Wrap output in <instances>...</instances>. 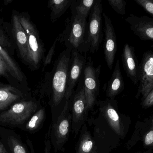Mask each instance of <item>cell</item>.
I'll return each instance as SVG.
<instances>
[{"instance_id":"cell-1","label":"cell","mask_w":153,"mask_h":153,"mask_svg":"<svg viewBox=\"0 0 153 153\" xmlns=\"http://www.w3.org/2000/svg\"><path fill=\"white\" fill-rule=\"evenodd\" d=\"M71 53L72 50L68 49L61 52L56 61L52 72L46 75L48 76V84L51 85L52 104L55 107L61 104L64 100H65Z\"/></svg>"},{"instance_id":"cell-2","label":"cell","mask_w":153,"mask_h":153,"mask_svg":"<svg viewBox=\"0 0 153 153\" xmlns=\"http://www.w3.org/2000/svg\"><path fill=\"white\" fill-rule=\"evenodd\" d=\"M62 33L57 37L58 41L64 43L67 49L85 52L87 32V19L72 13Z\"/></svg>"},{"instance_id":"cell-3","label":"cell","mask_w":153,"mask_h":153,"mask_svg":"<svg viewBox=\"0 0 153 153\" xmlns=\"http://www.w3.org/2000/svg\"><path fill=\"white\" fill-rule=\"evenodd\" d=\"M19 16L27 39L28 65L31 70H37L40 67L45 52L44 44L36 25L30 20L28 15L20 14Z\"/></svg>"},{"instance_id":"cell-4","label":"cell","mask_w":153,"mask_h":153,"mask_svg":"<svg viewBox=\"0 0 153 153\" xmlns=\"http://www.w3.org/2000/svg\"><path fill=\"white\" fill-rule=\"evenodd\" d=\"M37 104L32 100H22L0 114V124L5 126H19L35 113Z\"/></svg>"},{"instance_id":"cell-5","label":"cell","mask_w":153,"mask_h":153,"mask_svg":"<svg viewBox=\"0 0 153 153\" xmlns=\"http://www.w3.org/2000/svg\"><path fill=\"white\" fill-rule=\"evenodd\" d=\"M102 4L101 0L95 1L90 13L86 32L85 52L92 53L98 51L102 38Z\"/></svg>"},{"instance_id":"cell-6","label":"cell","mask_w":153,"mask_h":153,"mask_svg":"<svg viewBox=\"0 0 153 153\" xmlns=\"http://www.w3.org/2000/svg\"><path fill=\"white\" fill-rule=\"evenodd\" d=\"M71 123L72 115L69 109V101H67L51 131V139L54 147L55 152L61 150L68 140Z\"/></svg>"},{"instance_id":"cell-7","label":"cell","mask_w":153,"mask_h":153,"mask_svg":"<svg viewBox=\"0 0 153 153\" xmlns=\"http://www.w3.org/2000/svg\"><path fill=\"white\" fill-rule=\"evenodd\" d=\"M101 67V65L94 67L91 61L86 63L85 66L83 88L87 110L93 107L99 94Z\"/></svg>"},{"instance_id":"cell-8","label":"cell","mask_w":153,"mask_h":153,"mask_svg":"<svg viewBox=\"0 0 153 153\" xmlns=\"http://www.w3.org/2000/svg\"><path fill=\"white\" fill-rule=\"evenodd\" d=\"M139 85L137 98L141 95L143 99L153 89V51L144 53L139 66Z\"/></svg>"},{"instance_id":"cell-9","label":"cell","mask_w":153,"mask_h":153,"mask_svg":"<svg viewBox=\"0 0 153 153\" xmlns=\"http://www.w3.org/2000/svg\"><path fill=\"white\" fill-rule=\"evenodd\" d=\"M86 63L85 57L82 53L72 50L68 71L65 101H69L72 95L74 89L81 75L83 69Z\"/></svg>"},{"instance_id":"cell-10","label":"cell","mask_w":153,"mask_h":153,"mask_svg":"<svg viewBox=\"0 0 153 153\" xmlns=\"http://www.w3.org/2000/svg\"><path fill=\"white\" fill-rule=\"evenodd\" d=\"M130 29L141 40L153 43V18L131 14L125 19Z\"/></svg>"},{"instance_id":"cell-11","label":"cell","mask_w":153,"mask_h":153,"mask_svg":"<svg viewBox=\"0 0 153 153\" xmlns=\"http://www.w3.org/2000/svg\"><path fill=\"white\" fill-rule=\"evenodd\" d=\"M102 15L105 22L104 56L108 67L111 70L117 50V37L111 20L105 13H103Z\"/></svg>"},{"instance_id":"cell-12","label":"cell","mask_w":153,"mask_h":153,"mask_svg":"<svg viewBox=\"0 0 153 153\" xmlns=\"http://www.w3.org/2000/svg\"><path fill=\"white\" fill-rule=\"evenodd\" d=\"M87 110L83 86L76 91L72 107V124L74 131L77 134L84 123Z\"/></svg>"},{"instance_id":"cell-13","label":"cell","mask_w":153,"mask_h":153,"mask_svg":"<svg viewBox=\"0 0 153 153\" xmlns=\"http://www.w3.org/2000/svg\"><path fill=\"white\" fill-rule=\"evenodd\" d=\"M124 70L128 77L134 84L139 83V66L134 48L125 44L121 55Z\"/></svg>"},{"instance_id":"cell-14","label":"cell","mask_w":153,"mask_h":153,"mask_svg":"<svg viewBox=\"0 0 153 153\" xmlns=\"http://www.w3.org/2000/svg\"><path fill=\"white\" fill-rule=\"evenodd\" d=\"M12 32L22 59L28 65V48L27 35L21 24L19 15L14 14L12 18Z\"/></svg>"},{"instance_id":"cell-15","label":"cell","mask_w":153,"mask_h":153,"mask_svg":"<svg viewBox=\"0 0 153 153\" xmlns=\"http://www.w3.org/2000/svg\"><path fill=\"white\" fill-rule=\"evenodd\" d=\"M111 100L100 101L99 104L101 111L112 130L120 137L124 135V128L120 118L115 109Z\"/></svg>"},{"instance_id":"cell-16","label":"cell","mask_w":153,"mask_h":153,"mask_svg":"<svg viewBox=\"0 0 153 153\" xmlns=\"http://www.w3.org/2000/svg\"><path fill=\"white\" fill-rule=\"evenodd\" d=\"M23 98L22 93L15 87L0 83V112L22 100Z\"/></svg>"},{"instance_id":"cell-17","label":"cell","mask_w":153,"mask_h":153,"mask_svg":"<svg viewBox=\"0 0 153 153\" xmlns=\"http://www.w3.org/2000/svg\"><path fill=\"white\" fill-rule=\"evenodd\" d=\"M125 83L120 71L119 60L118 59L112 75L106 86L107 97L113 99L125 88Z\"/></svg>"},{"instance_id":"cell-18","label":"cell","mask_w":153,"mask_h":153,"mask_svg":"<svg viewBox=\"0 0 153 153\" xmlns=\"http://www.w3.org/2000/svg\"><path fill=\"white\" fill-rule=\"evenodd\" d=\"M0 134L4 142L11 153H29L26 146L14 132L3 128L0 130Z\"/></svg>"},{"instance_id":"cell-19","label":"cell","mask_w":153,"mask_h":153,"mask_svg":"<svg viewBox=\"0 0 153 153\" xmlns=\"http://www.w3.org/2000/svg\"><path fill=\"white\" fill-rule=\"evenodd\" d=\"M73 0H50L48 3V8L51 10L50 19L52 22H55L71 7Z\"/></svg>"},{"instance_id":"cell-20","label":"cell","mask_w":153,"mask_h":153,"mask_svg":"<svg viewBox=\"0 0 153 153\" xmlns=\"http://www.w3.org/2000/svg\"><path fill=\"white\" fill-rule=\"evenodd\" d=\"M95 142L91 134L87 130H82L79 139L76 153H96Z\"/></svg>"},{"instance_id":"cell-21","label":"cell","mask_w":153,"mask_h":153,"mask_svg":"<svg viewBox=\"0 0 153 153\" xmlns=\"http://www.w3.org/2000/svg\"><path fill=\"white\" fill-rule=\"evenodd\" d=\"M95 1L94 0H73L71 6V13L87 19Z\"/></svg>"},{"instance_id":"cell-22","label":"cell","mask_w":153,"mask_h":153,"mask_svg":"<svg viewBox=\"0 0 153 153\" xmlns=\"http://www.w3.org/2000/svg\"><path fill=\"white\" fill-rule=\"evenodd\" d=\"M0 56L3 58L10 68L14 79L19 82L23 81L24 75L16 62L9 54L4 48L0 45Z\"/></svg>"},{"instance_id":"cell-23","label":"cell","mask_w":153,"mask_h":153,"mask_svg":"<svg viewBox=\"0 0 153 153\" xmlns=\"http://www.w3.org/2000/svg\"><path fill=\"white\" fill-rule=\"evenodd\" d=\"M45 110L42 108L34 113L26 124L25 129L28 132L37 130L43 124L45 118Z\"/></svg>"},{"instance_id":"cell-24","label":"cell","mask_w":153,"mask_h":153,"mask_svg":"<svg viewBox=\"0 0 153 153\" xmlns=\"http://www.w3.org/2000/svg\"><path fill=\"white\" fill-rule=\"evenodd\" d=\"M109 4L116 12L120 15H125L126 13V2L124 0H108Z\"/></svg>"},{"instance_id":"cell-25","label":"cell","mask_w":153,"mask_h":153,"mask_svg":"<svg viewBox=\"0 0 153 153\" xmlns=\"http://www.w3.org/2000/svg\"><path fill=\"white\" fill-rule=\"evenodd\" d=\"M0 77H4L6 79H10L13 77L11 70H10L6 62L3 58L0 56Z\"/></svg>"},{"instance_id":"cell-26","label":"cell","mask_w":153,"mask_h":153,"mask_svg":"<svg viewBox=\"0 0 153 153\" xmlns=\"http://www.w3.org/2000/svg\"><path fill=\"white\" fill-rule=\"evenodd\" d=\"M146 11L153 16V0H134Z\"/></svg>"},{"instance_id":"cell-27","label":"cell","mask_w":153,"mask_h":153,"mask_svg":"<svg viewBox=\"0 0 153 153\" xmlns=\"http://www.w3.org/2000/svg\"><path fill=\"white\" fill-rule=\"evenodd\" d=\"M58 39L56 38V39L55 40L53 44L52 45L51 47L50 48V49H49L47 55L45 57V60H44V64H43L44 66H43V71H44V69H45V67L47 66L48 65H49L50 63H51L52 58H53V56L54 54L56 44H57V42H58Z\"/></svg>"},{"instance_id":"cell-28","label":"cell","mask_w":153,"mask_h":153,"mask_svg":"<svg viewBox=\"0 0 153 153\" xmlns=\"http://www.w3.org/2000/svg\"><path fill=\"white\" fill-rule=\"evenodd\" d=\"M27 143L28 146L29 148L30 153H36L32 142L28 138L27 139ZM51 142H50L49 136H48V137H46L45 141V153H51Z\"/></svg>"},{"instance_id":"cell-29","label":"cell","mask_w":153,"mask_h":153,"mask_svg":"<svg viewBox=\"0 0 153 153\" xmlns=\"http://www.w3.org/2000/svg\"><path fill=\"white\" fill-rule=\"evenodd\" d=\"M12 43L6 33L0 28V45L4 48H10L12 47Z\"/></svg>"},{"instance_id":"cell-30","label":"cell","mask_w":153,"mask_h":153,"mask_svg":"<svg viewBox=\"0 0 153 153\" xmlns=\"http://www.w3.org/2000/svg\"><path fill=\"white\" fill-rule=\"evenodd\" d=\"M142 105L143 107L146 108L150 107L153 106V89L149 93L147 96L143 99Z\"/></svg>"},{"instance_id":"cell-31","label":"cell","mask_w":153,"mask_h":153,"mask_svg":"<svg viewBox=\"0 0 153 153\" xmlns=\"http://www.w3.org/2000/svg\"><path fill=\"white\" fill-rule=\"evenodd\" d=\"M0 153H9L4 145L0 142Z\"/></svg>"},{"instance_id":"cell-32","label":"cell","mask_w":153,"mask_h":153,"mask_svg":"<svg viewBox=\"0 0 153 153\" xmlns=\"http://www.w3.org/2000/svg\"><path fill=\"white\" fill-rule=\"evenodd\" d=\"M152 123H153V119H152Z\"/></svg>"}]
</instances>
